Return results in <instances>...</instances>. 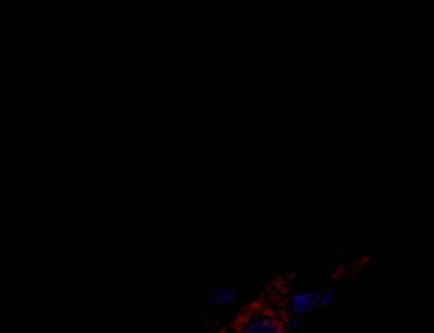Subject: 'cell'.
<instances>
[{"label": "cell", "instance_id": "obj_1", "mask_svg": "<svg viewBox=\"0 0 434 333\" xmlns=\"http://www.w3.org/2000/svg\"><path fill=\"white\" fill-rule=\"evenodd\" d=\"M233 333H290L287 317L270 306L248 310L236 323Z\"/></svg>", "mask_w": 434, "mask_h": 333}, {"label": "cell", "instance_id": "obj_2", "mask_svg": "<svg viewBox=\"0 0 434 333\" xmlns=\"http://www.w3.org/2000/svg\"><path fill=\"white\" fill-rule=\"evenodd\" d=\"M337 299L334 287L323 289H299L292 292L286 299V309L290 317L303 319L305 316L333 305Z\"/></svg>", "mask_w": 434, "mask_h": 333}, {"label": "cell", "instance_id": "obj_3", "mask_svg": "<svg viewBox=\"0 0 434 333\" xmlns=\"http://www.w3.org/2000/svg\"><path fill=\"white\" fill-rule=\"evenodd\" d=\"M204 300L208 307L226 309L232 307L239 300V292L229 283H221L207 292Z\"/></svg>", "mask_w": 434, "mask_h": 333}]
</instances>
